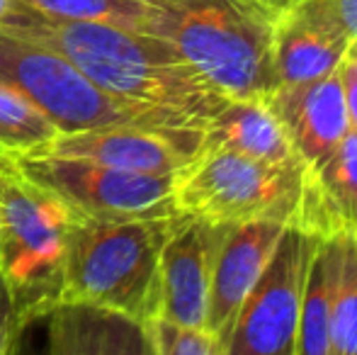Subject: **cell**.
Listing matches in <instances>:
<instances>
[{
	"label": "cell",
	"mask_w": 357,
	"mask_h": 355,
	"mask_svg": "<svg viewBox=\"0 0 357 355\" xmlns=\"http://www.w3.org/2000/svg\"><path fill=\"white\" fill-rule=\"evenodd\" d=\"M0 27L54 49L114 98L180 114L207 129L229 100L168 42L105 22H68L10 3Z\"/></svg>",
	"instance_id": "cell-1"
},
{
	"label": "cell",
	"mask_w": 357,
	"mask_h": 355,
	"mask_svg": "<svg viewBox=\"0 0 357 355\" xmlns=\"http://www.w3.org/2000/svg\"><path fill=\"white\" fill-rule=\"evenodd\" d=\"M278 0H151L142 32L168 42L226 100L265 98Z\"/></svg>",
	"instance_id": "cell-2"
},
{
	"label": "cell",
	"mask_w": 357,
	"mask_h": 355,
	"mask_svg": "<svg viewBox=\"0 0 357 355\" xmlns=\"http://www.w3.org/2000/svg\"><path fill=\"white\" fill-rule=\"evenodd\" d=\"M80 214L0 156V275L22 326L61 302L68 246Z\"/></svg>",
	"instance_id": "cell-3"
},
{
	"label": "cell",
	"mask_w": 357,
	"mask_h": 355,
	"mask_svg": "<svg viewBox=\"0 0 357 355\" xmlns=\"http://www.w3.org/2000/svg\"><path fill=\"white\" fill-rule=\"evenodd\" d=\"M170 219H80L71 234L59 304L107 309L142 324L158 319L160 248Z\"/></svg>",
	"instance_id": "cell-4"
},
{
	"label": "cell",
	"mask_w": 357,
	"mask_h": 355,
	"mask_svg": "<svg viewBox=\"0 0 357 355\" xmlns=\"http://www.w3.org/2000/svg\"><path fill=\"white\" fill-rule=\"evenodd\" d=\"M0 83L24 95L59 129V134L107 127L202 129L180 114L105 93L61 54L3 27H0Z\"/></svg>",
	"instance_id": "cell-5"
},
{
	"label": "cell",
	"mask_w": 357,
	"mask_h": 355,
	"mask_svg": "<svg viewBox=\"0 0 357 355\" xmlns=\"http://www.w3.org/2000/svg\"><path fill=\"white\" fill-rule=\"evenodd\" d=\"M304 166H273L229 149L202 144L192 161L175 173L178 214L216 227L280 222L294 227L304 192Z\"/></svg>",
	"instance_id": "cell-6"
},
{
	"label": "cell",
	"mask_w": 357,
	"mask_h": 355,
	"mask_svg": "<svg viewBox=\"0 0 357 355\" xmlns=\"http://www.w3.org/2000/svg\"><path fill=\"white\" fill-rule=\"evenodd\" d=\"M321 236L287 227L268 268L236 314L224 355H294L306 270Z\"/></svg>",
	"instance_id": "cell-7"
},
{
	"label": "cell",
	"mask_w": 357,
	"mask_h": 355,
	"mask_svg": "<svg viewBox=\"0 0 357 355\" xmlns=\"http://www.w3.org/2000/svg\"><path fill=\"white\" fill-rule=\"evenodd\" d=\"M17 168L34 183L56 192L83 219L134 222V219L175 217V176L117 171L66 158H15Z\"/></svg>",
	"instance_id": "cell-8"
},
{
	"label": "cell",
	"mask_w": 357,
	"mask_h": 355,
	"mask_svg": "<svg viewBox=\"0 0 357 355\" xmlns=\"http://www.w3.org/2000/svg\"><path fill=\"white\" fill-rule=\"evenodd\" d=\"M202 129L107 127L59 134L27 156L85 161L149 176H175L192 161L195 153L202 149Z\"/></svg>",
	"instance_id": "cell-9"
},
{
	"label": "cell",
	"mask_w": 357,
	"mask_h": 355,
	"mask_svg": "<svg viewBox=\"0 0 357 355\" xmlns=\"http://www.w3.org/2000/svg\"><path fill=\"white\" fill-rule=\"evenodd\" d=\"M226 227L175 214L160 248L158 319L204 331L216 248Z\"/></svg>",
	"instance_id": "cell-10"
},
{
	"label": "cell",
	"mask_w": 357,
	"mask_h": 355,
	"mask_svg": "<svg viewBox=\"0 0 357 355\" xmlns=\"http://www.w3.org/2000/svg\"><path fill=\"white\" fill-rule=\"evenodd\" d=\"M350 42L324 0H294L280 13L273 37L278 86H299L335 73Z\"/></svg>",
	"instance_id": "cell-11"
},
{
	"label": "cell",
	"mask_w": 357,
	"mask_h": 355,
	"mask_svg": "<svg viewBox=\"0 0 357 355\" xmlns=\"http://www.w3.org/2000/svg\"><path fill=\"white\" fill-rule=\"evenodd\" d=\"M284 229L280 222H248L224 229L212 268L204 324V331L214 336L221 348L241 304L268 268Z\"/></svg>",
	"instance_id": "cell-12"
},
{
	"label": "cell",
	"mask_w": 357,
	"mask_h": 355,
	"mask_svg": "<svg viewBox=\"0 0 357 355\" xmlns=\"http://www.w3.org/2000/svg\"><path fill=\"white\" fill-rule=\"evenodd\" d=\"M265 103L280 119L306 171L331 156L340 139L350 132L340 73L299 86H278Z\"/></svg>",
	"instance_id": "cell-13"
},
{
	"label": "cell",
	"mask_w": 357,
	"mask_h": 355,
	"mask_svg": "<svg viewBox=\"0 0 357 355\" xmlns=\"http://www.w3.org/2000/svg\"><path fill=\"white\" fill-rule=\"evenodd\" d=\"M47 355H155L149 324L85 304L47 314Z\"/></svg>",
	"instance_id": "cell-14"
},
{
	"label": "cell",
	"mask_w": 357,
	"mask_h": 355,
	"mask_svg": "<svg viewBox=\"0 0 357 355\" xmlns=\"http://www.w3.org/2000/svg\"><path fill=\"white\" fill-rule=\"evenodd\" d=\"M294 227L314 236L357 234V132L350 129L326 161L304 173Z\"/></svg>",
	"instance_id": "cell-15"
},
{
	"label": "cell",
	"mask_w": 357,
	"mask_h": 355,
	"mask_svg": "<svg viewBox=\"0 0 357 355\" xmlns=\"http://www.w3.org/2000/svg\"><path fill=\"white\" fill-rule=\"evenodd\" d=\"M202 144L229 149L273 166H304L265 98L229 100L207 124Z\"/></svg>",
	"instance_id": "cell-16"
},
{
	"label": "cell",
	"mask_w": 357,
	"mask_h": 355,
	"mask_svg": "<svg viewBox=\"0 0 357 355\" xmlns=\"http://www.w3.org/2000/svg\"><path fill=\"white\" fill-rule=\"evenodd\" d=\"M340 248H343L340 236H324L311 251L304 294H301L294 355H328L331 312L340 278Z\"/></svg>",
	"instance_id": "cell-17"
},
{
	"label": "cell",
	"mask_w": 357,
	"mask_h": 355,
	"mask_svg": "<svg viewBox=\"0 0 357 355\" xmlns=\"http://www.w3.org/2000/svg\"><path fill=\"white\" fill-rule=\"evenodd\" d=\"M56 137L59 129L24 95L0 83V156H27Z\"/></svg>",
	"instance_id": "cell-18"
},
{
	"label": "cell",
	"mask_w": 357,
	"mask_h": 355,
	"mask_svg": "<svg viewBox=\"0 0 357 355\" xmlns=\"http://www.w3.org/2000/svg\"><path fill=\"white\" fill-rule=\"evenodd\" d=\"M15 8L68 22H105L142 32L151 0H10Z\"/></svg>",
	"instance_id": "cell-19"
},
{
	"label": "cell",
	"mask_w": 357,
	"mask_h": 355,
	"mask_svg": "<svg viewBox=\"0 0 357 355\" xmlns=\"http://www.w3.org/2000/svg\"><path fill=\"white\" fill-rule=\"evenodd\" d=\"M340 278L331 312L328 355H357V234H340Z\"/></svg>",
	"instance_id": "cell-20"
},
{
	"label": "cell",
	"mask_w": 357,
	"mask_h": 355,
	"mask_svg": "<svg viewBox=\"0 0 357 355\" xmlns=\"http://www.w3.org/2000/svg\"><path fill=\"white\" fill-rule=\"evenodd\" d=\"M149 333L155 355H224L221 343L199 328H185L163 319H153L149 322Z\"/></svg>",
	"instance_id": "cell-21"
},
{
	"label": "cell",
	"mask_w": 357,
	"mask_h": 355,
	"mask_svg": "<svg viewBox=\"0 0 357 355\" xmlns=\"http://www.w3.org/2000/svg\"><path fill=\"white\" fill-rule=\"evenodd\" d=\"M324 3L328 5L331 15H333L335 22L340 24V29L348 37V56L357 59V0H324Z\"/></svg>",
	"instance_id": "cell-22"
},
{
	"label": "cell",
	"mask_w": 357,
	"mask_h": 355,
	"mask_svg": "<svg viewBox=\"0 0 357 355\" xmlns=\"http://www.w3.org/2000/svg\"><path fill=\"white\" fill-rule=\"evenodd\" d=\"M338 73H340V83H343V98H345V109H348L350 129L357 132V59L345 56Z\"/></svg>",
	"instance_id": "cell-23"
},
{
	"label": "cell",
	"mask_w": 357,
	"mask_h": 355,
	"mask_svg": "<svg viewBox=\"0 0 357 355\" xmlns=\"http://www.w3.org/2000/svg\"><path fill=\"white\" fill-rule=\"evenodd\" d=\"M10 10V0H0V22H3V17L8 15Z\"/></svg>",
	"instance_id": "cell-24"
},
{
	"label": "cell",
	"mask_w": 357,
	"mask_h": 355,
	"mask_svg": "<svg viewBox=\"0 0 357 355\" xmlns=\"http://www.w3.org/2000/svg\"><path fill=\"white\" fill-rule=\"evenodd\" d=\"M278 3L282 5V8H287V5H289V3H294V0H278Z\"/></svg>",
	"instance_id": "cell-25"
}]
</instances>
